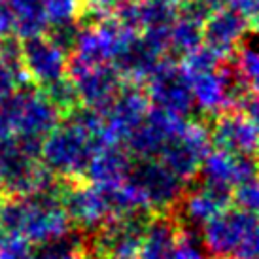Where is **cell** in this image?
Returning a JSON list of instances; mask_svg holds the SVG:
<instances>
[{
    "mask_svg": "<svg viewBox=\"0 0 259 259\" xmlns=\"http://www.w3.org/2000/svg\"><path fill=\"white\" fill-rule=\"evenodd\" d=\"M225 259H240V257H225Z\"/></svg>",
    "mask_w": 259,
    "mask_h": 259,
    "instance_id": "obj_43",
    "label": "cell"
},
{
    "mask_svg": "<svg viewBox=\"0 0 259 259\" xmlns=\"http://www.w3.org/2000/svg\"><path fill=\"white\" fill-rule=\"evenodd\" d=\"M233 57L237 61L244 79L253 89V93H259V51L240 46Z\"/></svg>",
    "mask_w": 259,
    "mask_h": 259,
    "instance_id": "obj_30",
    "label": "cell"
},
{
    "mask_svg": "<svg viewBox=\"0 0 259 259\" xmlns=\"http://www.w3.org/2000/svg\"><path fill=\"white\" fill-rule=\"evenodd\" d=\"M161 59V55L146 46L140 34H133L117 51L112 65L121 74L125 83H146L148 78L155 72Z\"/></svg>",
    "mask_w": 259,
    "mask_h": 259,
    "instance_id": "obj_16",
    "label": "cell"
},
{
    "mask_svg": "<svg viewBox=\"0 0 259 259\" xmlns=\"http://www.w3.org/2000/svg\"><path fill=\"white\" fill-rule=\"evenodd\" d=\"M142 8V23L144 29L148 27H163V25H174L178 19V10L176 6L157 2V0H140Z\"/></svg>",
    "mask_w": 259,
    "mask_h": 259,
    "instance_id": "obj_27",
    "label": "cell"
},
{
    "mask_svg": "<svg viewBox=\"0 0 259 259\" xmlns=\"http://www.w3.org/2000/svg\"><path fill=\"white\" fill-rule=\"evenodd\" d=\"M133 168V157L123 146H108L93 155L85 170L87 184L101 187L121 186L129 178Z\"/></svg>",
    "mask_w": 259,
    "mask_h": 259,
    "instance_id": "obj_18",
    "label": "cell"
},
{
    "mask_svg": "<svg viewBox=\"0 0 259 259\" xmlns=\"http://www.w3.org/2000/svg\"><path fill=\"white\" fill-rule=\"evenodd\" d=\"M6 238H8V233L4 231V227L0 225V250H2V246H4V242H6Z\"/></svg>",
    "mask_w": 259,
    "mask_h": 259,
    "instance_id": "obj_41",
    "label": "cell"
},
{
    "mask_svg": "<svg viewBox=\"0 0 259 259\" xmlns=\"http://www.w3.org/2000/svg\"><path fill=\"white\" fill-rule=\"evenodd\" d=\"M14 15V34L21 40L46 36L50 19L46 15L44 0H6Z\"/></svg>",
    "mask_w": 259,
    "mask_h": 259,
    "instance_id": "obj_20",
    "label": "cell"
},
{
    "mask_svg": "<svg viewBox=\"0 0 259 259\" xmlns=\"http://www.w3.org/2000/svg\"><path fill=\"white\" fill-rule=\"evenodd\" d=\"M63 206L79 231L97 233L115 218L110 187L68 182L63 191Z\"/></svg>",
    "mask_w": 259,
    "mask_h": 259,
    "instance_id": "obj_7",
    "label": "cell"
},
{
    "mask_svg": "<svg viewBox=\"0 0 259 259\" xmlns=\"http://www.w3.org/2000/svg\"><path fill=\"white\" fill-rule=\"evenodd\" d=\"M210 138L216 150L229 151L235 155H257L259 129L244 112H225L212 119L208 125Z\"/></svg>",
    "mask_w": 259,
    "mask_h": 259,
    "instance_id": "obj_12",
    "label": "cell"
},
{
    "mask_svg": "<svg viewBox=\"0 0 259 259\" xmlns=\"http://www.w3.org/2000/svg\"><path fill=\"white\" fill-rule=\"evenodd\" d=\"M229 191L208 186V184L202 182L199 187H195L182 197L178 206L182 210V218L187 223L202 229L212 218H216L218 214H222L223 210L229 208Z\"/></svg>",
    "mask_w": 259,
    "mask_h": 259,
    "instance_id": "obj_17",
    "label": "cell"
},
{
    "mask_svg": "<svg viewBox=\"0 0 259 259\" xmlns=\"http://www.w3.org/2000/svg\"><path fill=\"white\" fill-rule=\"evenodd\" d=\"M201 176L204 184L229 191L259 176V159L257 155H235L214 148L202 161Z\"/></svg>",
    "mask_w": 259,
    "mask_h": 259,
    "instance_id": "obj_11",
    "label": "cell"
},
{
    "mask_svg": "<svg viewBox=\"0 0 259 259\" xmlns=\"http://www.w3.org/2000/svg\"><path fill=\"white\" fill-rule=\"evenodd\" d=\"M233 201L237 204V208L244 210V212L257 218L259 216V176H255L252 180H248L235 187Z\"/></svg>",
    "mask_w": 259,
    "mask_h": 259,
    "instance_id": "obj_29",
    "label": "cell"
},
{
    "mask_svg": "<svg viewBox=\"0 0 259 259\" xmlns=\"http://www.w3.org/2000/svg\"><path fill=\"white\" fill-rule=\"evenodd\" d=\"M99 144L93 137L70 123L61 121L55 131L44 138L42 165L65 182L83 178Z\"/></svg>",
    "mask_w": 259,
    "mask_h": 259,
    "instance_id": "obj_2",
    "label": "cell"
},
{
    "mask_svg": "<svg viewBox=\"0 0 259 259\" xmlns=\"http://www.w3.org/2000/svg\"><path fill=\"white\" fill-rule=\"evenodd\" d=\"M151 102L138 83H125L112 108L104 114V135L112 146H123L131 133L144 121Z\"/></svg>",
    "mask_w": 259,
    "mask_h": 259,
    "instance_id": "obj_10",
    "label": "cell"
},
{
    "mask_svg": "<svg viewBox=\"0 0 259 259\" xmlns=\"http://www.w3.org/2000/svg\"><path fill=\"white\" fill-rule=\"evenodd\" d=\"M30 259H89V244L81 237L68 235L34 248Z\"/></svg>",
    "mask_w": 259,
    "mask_h": 259,
    "instance_id": "obj_23",
    "label": "cell"
},
{
    "mask_svg": "<svg viewBox=\"0 0 259 259\" xmlns=\"http://www.w3.org/2000/svg\"><path fill=\"white\" fill-rule=\"evenodd\" d=\"M166 259H210V257H208V252L204 250L202 242H199L197 237L191 235L189 231L182 229Z\"/></svg>",
    "mask_w": 259,
    "mask_h": 259,
    "instance_id": "obj_28",
    "label": "cell"
},
{
    "mask_svg": "<svg viewBox=\"0 0 259 259\" xmlns=\"http://www.w3.org/2000/svg\"><path fill=\"white\" fill-rule=\"evenodd\" d=\"M244 115L259 129V93H253L244 106Z\"/></svg>",
    "mask_w": 259,
    "mask_h": 259,
    "instance_id": "obj_38",
    "label": "cell"
},
{
    "mask_svg": "<svg viewBox=\"0 0 259 259\" xmlns=\"http://www.w3.org/2000/svg\"><path fill=\"white\" fill-rule=\"evenodd\" d=\"M204 44V34H202V25H197L193 21H187L178 17L172 25V32H170V50L166 53V57L174 59L182 63L184 59L199 50Z\"/></svg>",
    "mask_w": 259,
    "mask_h": 259,
    "instance_id": "obj_22",
    "label": "cell"
},
{
    "mask_svg": "<svg viewBox=\"0 0 259 259\" xmlns=\"http://www.w3.org/2000/svg\"><path fill=\"white\" fill-rule=\"evenodd\" d=\"M155 214L133 212L114 218L93 235L89 259H137Z\"/></svg>",
    "mask_w": 259,
    "mask_h": 259,
    "instance_id": "obj_3",
    "label": "cell"
},
{
    "mask_svg": "<svg viewBox=\"0 0 259 259\" xmlns=\"http://www.w3.org/2000/svg\"><path fill=\"white\" fill-rule=\"evenodd\" d=\"M117 23L121 25L125 30L140 34L144 30V23H142V8H140V0H129L121 6H117L112 12Z\"/></svg>",
    "mask_w": 259,
    "mask_h": 259,
    "instance_id": "obj_31",
    "label": "cell"
},
{
    "mask_svg": "<svg viewBox=\"0 0 259 259\" xmlns=\"http://www.w3.org/2000/svg\"><path fill=\"white\" fill-rule=\"evenodd\" d=\"M79 36H81V27L78 25L76 19L50 23V27L46 30V38H48L66 59L76 53Z\"/></svg>",
    "mask_w": 259,
    "mask_h": 259,
    "instance_id": "obj_24",
    "label": "cell"
},
{
    "mask_svg": "<svg viewBox=\"0 0 259 259\" xmlns=\"http://www.w3.org/2000/svg\"><path fill=\"white\" fill-rule=\"evenodd\" d=\"M204 2L208 4L212 12H222V10L231 8V2H233V0H204Z\"/></svg>",
    "mask_w": 259,
    "mask_h": 259,
    "instance_id": "obj_39",
    "label": "cell"
},
{
    "mask_svg": "<svg viewBox=\"0 0 259 259\" xmlns=\"http://www.w3.org/2000/svg\"><path fill=\"white\" fill-rule=\"evenodd\" d=\"M34 248L27 238L19 235H8L6 242L0 250V259H30Z\"/></svg>",
    "mask_w": 259,
    "mask_h": 259,
    "instance_id": "obj_35",
    "label": "cell"
},
{
    "mask_svg": "<svg viewBox=\"0 0 259 259\" xmlns=\"http://www.w3.org/2000/svg\"><path fill=\"white\" fill-rule=\"evenodd\" d=\"M17 97V137L44 138L55 131L63 121V115L50 99L42 93V89L34 81H27L15 89Z\"/></svg>",
    "mask_w": 259,
    "mask_h": 259,
    "instance_id": "obj_9",
    "label": "cell"
},
{
    "mask_svg": "<svg viewBox=\"0 0 259 259\" xmlns=\"http://www.w3.org/2000/svg\"><path fill=\"white\" fill-rule=\"evenodd\" d=\"M212 150H214V144L210 138L208 125L204 121L189 119L184 133L166 142L163 151L159 153L157 161H161L182 182L189 184L201 172L202 161Z\"/></svg>",
    "mask_w": 259,
    "mask_h": 259,
    "instance_id": "obj_6",
    "label": "cell"
},
{
    "mask_svg": "<svg viewBox=\"0 0 259 259\" xmlns=\"http://www.w3.org/2000/svg\"><path fill=\"white\" fill-rule=\"evenodd\" d=\"M176 10H178V17L202 25V27L214 14L204 0H180Z\"/></svg>",
    "mask_w": 259,
    "mask_h": 259,
    "instance_id": "obj_34",
    "label": "cell"
},
{
    "mask_svg": "<svg viewBox=\"0 0 259 259\" xmlns=\"http://www.w3.org/2000/svg\"><path fill=\"white\" fill-rule=\"evenodd\" d=\"M14 34V15L6 0H0V38Z\"/></svg>",
    "mask_w": 259,
    "mask_h": 259,
    "instance_id": "obj_37",
    "label": "cell"
},
{
    "mask_svg": "<svg viewBox=\"0 0 259 259\" xmlns=\"http://www.w3.org/2000/svg\"><path fill=\"white\" fill-rule=\"evenodd\" d=\"M79 2L81 0H44L46 15H48L50 23L76 19L79 10Z\"/></svg>",
    "mask_w": 259,
    "mask_h": 259,
    "instance_id": "obj_33",
    "label": "cell"
},
{
    "mask_svg": "<svg viewBox=\"0 0 259 259\" xmlns=\"http://www.w3.org/2000/svg\"><path fill=\"white\" fill-rule=\"evenodd\" d=\"M72 81L78 89L79 102L83 106L101 112L102 115L112 108L115 97L121 93L123 85H125V79L115 70L112 63L89 68L87 72H83Z\"/></svg>",
    "mask_w": 259,
    "mask_h": 259,
    "instance_id": "obj_13",
    "label": "cell"
},
{
    "mask_svg": "<svg viewBox=\"0 0 259 259\" xmlns=\"http://www.w3.org/2000/svg\"><path fill=\"white\" fill-rule=\"evenodd\" d=\"M42 93L50 99V102L61 112L63 117H65L66 114H70L74 108H78L79 104H81L78 97L76 83H74L68 76H63V78L57 79V81H53L50 85L42 87Z\"/></svg>",
    "mask_w": 259,
    "mask_h": 259,
    "instance_id": "obj_25",
    "label": "cell"
},
{
    "mask_svg": "<svg viewBox=\"0 0 259 259\" xmlns=\"http://www.w3.org/2000/svg\"><path fill=\"white\" fill-rule=\"evenodd\" d=\"M255 10H257V15H255V19H253V21H257L259 19V0H255ZM252 23H250V27H252Z\"/></svg>",
    "mask_w": 259,
    "mask_h": 259,
    "instance_id": "obj_42",
    "label": "cell"
},
{
    "mask_svg": "<svg viewBox=\"0 0 259 259\" xmlns=\"http://www.w3.org/2000/svg\"><path fill=\"white\" fill-rule=\"evenodd\" d=\"M248 30H250V21L235 10L227 8L222 12H214L202 27L204 46L216 50L222 57L227 59L238 51Z\"/></svg>",
    "mask_w": 259,
    "mask_h": 259,
    "instance_id": "obj_15",
    "label": "cell"
},
{
    "mask_svg": "<svg viewBox=\"0 0 259 259\" xmlns=\"http://www.w3.org/2000/svg\"><path fill=\"white\" fill-rule=\"evenodd\" d=\"M180 222L170 212L155 214L148 231H146L144 242H142V248H140L137 259H166L176 238L180 235Z\"/></svg>",
    "mask_w": 259,
    "mask_h": 259,
    "instance_id": "obj_19",
    "label": "cell"
},
{
    "mask_svg": "<svg viewBox=\"0 0 259 259\" xmlns=\"http://www.w3.org/2000/svg\"><path fill=\"white\" fill-rule=\"evenodd\" d=\"M127 180L138 191L146 210L151 214L172 212L180 204L186 189V182H182L157 159H142L133 163Z\"/></svg>",
    "mask_w": 259,
    "mask_h": 259,
    "instance_id": "obj_4",
    "label": "cell"
},
{
    "mask_svg": "<svg viewBox=\"0 0 259 259\" xmlns=\"http://www.w3.org/2000/svg\"><path fill=\"white\" fill-rule=\"evenodd\" d=\"M63 191L65 187L55 193L6 197L0 202V225L8 235H19L32 246L68 237L70 218L63 206Z\"/></svg>",
    "mask_w": 259,
    "mask_h": 259,
    "instance_id": "obj_1",
    "label": "cell"
},
{
    "mask_svg": "<svg viewBox=\"0 0 259 259\" xmlns=\"http://www.w3.org/2000/svg\"><path fill=\"white\" fill-rule=\"evenodd\" d=\"M23 63L40 89L66 76V57L46 36L23 40Z\"/></svg>",
    "mask_w": 259,
    "mask_h": 259,
    "instance_id": "obj_14",
    "label": "cell"
},
{
    "mask_svg": "<svg viewBox=\"0 0 259 259\" xmlns=\"http://www.w3.org/2000/svg\"><path fill=\"white\" fill-rule=\"evenodd\" d=\"M146 95L151 106L161 108L176 117L189 119L197 114L195 108L193 91H191V78L184 70L182 63L170 57H163L155 72L151 74L144 83Z\"/></svg>",
    "mask_w": 259,
    "mask_h": 259,
    "instance_id": "obj_5",
    "label": "cell"
},
{
    "mask_svg": "<svg viewBox=\"0 0 259 259\" xmlns=\"http://www.w3.org/2000/svg\"><path fill=\"white\" fill-rule=\"evenodd\" d=\"M235 257L240 259H259V220L255 223L253 231L250 233V237L246 238V242L242 244V248L238 250V253Z\"/></svg>",
    "mask_w": 259,
    "mask_h": 259,
    "instance_id": "obj_36",
    "label": "cell"
},
{
    "mask_svg": "<svg viewBox=\"0 0 259 259\" xmlns=\"http://www.w3.org/2000/svg\"><path fill=\"white\" fill-rule=\"evenodd\" d=\"M191 78V91H193L195 108L202 117L214 119L225 110V95H223L222 81L218 72L189 76Z\"/></svg>",
    "mask_w": 259,
    "mask_h": 259,
    "instance_id": "obj_21",
    "label": "cell"
},
{
    "mask_svg": "<svg viewBox=\"0 0 259 259\" xmlns=\"http://www.w3.org/2000/svg\"><path fill=\"white\" fill-rule=\"evenodd\" d=\"M257 218L240 208H227L201 229L202 246L214 257H235L250 237Z\"/></svg>",
    "mask_w": 259,
    "mask_h": 259,
    "instance_id": "obj_8",
    "label": "cell"
},
{
    "mask_svg": "<svg viewBox=\"0 0 259 259\" xmlns=\"http://www.w3.org/2000/svg\"><path fill=\"white\" fill-rule=\"evenodd\" d=\"M170 32L172 25H163V27H148L140 32V38L151 51H155L157 55L165 57L170 50Z\"/></svg>",
    "mask_w": 259,
    "mask_h": 259,
    "instance_id": "obj_32",
    "label": "cell"
},
{
    "mask_svg": "<svg viewBox=\"0 0 259 259\" xmlns=\"http://www.w3.org/2000/svg\"><path fill=\"white\" fill-rule=\"evenodd\" d=\"M225 57H222L216 50H212L208 46L202 44L199 50H195L193 53H189L184 61L182 66L189 76H199V74H210L218 72V68L222 66Z\"/></svg>",
    "mask_w": 259,
    "mask_h": 259,
    "instance_id": "obj_26",
    "label": "cell"
},
{
    "mask_svg": "<svg viewBox=\"0 0 259 259\" xmlns=\"http://www.w3.org/2000/svg\"><path fill=\"white\" fill-rule=\"evenodd\" d=\"M93 2H97L99 6L106 8V10H110V12H114L115 8L125 4V2H129V0H93Z\"/></svg>",
    "mask_w": 259,
    "mask_h": 259,
    "instance_id": "obj_40",
    "label": "cell"
}]
</instances>
